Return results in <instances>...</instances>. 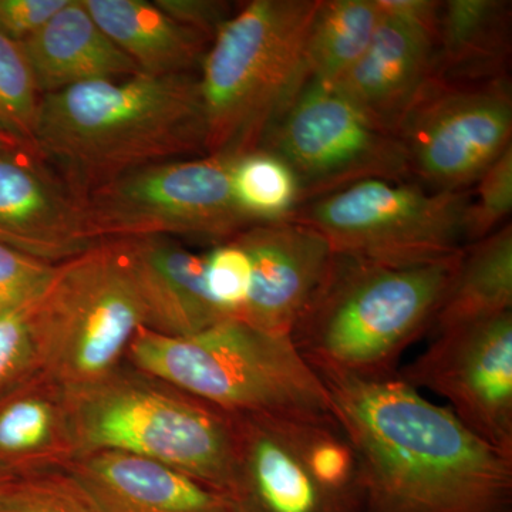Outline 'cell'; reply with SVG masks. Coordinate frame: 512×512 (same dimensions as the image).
Wrapping results in <instances>:
<instances>
[{
	"mask_svg": "<svg viewBox=\"0 0 512 512\" xmlns=\"http://www.w3.org/2000/svg\"><path fill=\"white\" fill-rule=\"evenodd\" d=\"M471 190L430 191L413 181L366 180L303 202L286 220L318 232L333 254L409 264L463 249Z\"/></svg>",
	"mask_w": 512,
	"mask_h": 512,
	"instance_id": "obj_7",
	"label": "cell"
},
{
	"mask_svg": "<svg viewBox=\"0 0 512 512\" xmlns=\"http://www.w3.org/2000/svg\"><path fill=\"white\" fill-rule=\"evenodd\" d=\"M376 2L383 15L423 29L436 42L443 2H437V0H376Z\"/></svg>",
	"mask_w": 512,
	"mask_h": 512,
	"instance_id": "obj_34",
	"label": "cell"
},
{
	"mask_svg": "<svg viewBox=\"0 0 512 512\" xmlns=\"http://www.w3.org/2000/svg\"><path fill=\"white\" fill-rule=\"evenodd\" d=\"M237 157L200 156L138 168L83 198L94 241L192 235L229 241L258 224L232 190Z\"/></svg>",
	"mask_w": 512,
	"mask_h": 512,
	"instance_id": "obj_8",
	"label": "cell"
},
{
	"mask_svg": "<svg viewBox=\"0 0 512 512\" xmlns=\"http://www.w3.org/2000/svg\"><path fill=\"white\" fill-rule=\"evenodd\" d=\"M154 3L175 22L195 30L211 42L232 16L229 15V3L218 0H156Z\"/></svg>",
	"mask_w": 512,
	"mask_h": 512,
	"instance_id": "obj_33",
	"label": "cell"
},
{
	"mask_svg": "<svg viewBox=\"0 0 512 512\" xmlns=\"http://www.w3.org/2000/svg\"><path fill=\"white\" fill-rule=\"evenodd\" d=\"M204 258L205 284L212 301L228 318L237 319L251 286L248 255L235 242L227 241Z\"/></svg>",
	"mask_w": 512,
	"mask_h": 512,
	"instance_id": "obj_28",
	"label": "cell"
},
{
	"mask_svg": "<svg viewBox=\"0 0 512 512\" xmlns=\"http://www.w3.org/2000/svg\"><path fill=\"white\" fill-rule=\"evenodd\" d=\"M232 190L239 207L256 222L284 221L299 205V185L292 168L265 148L237 157Z\"/></svg>",
	"mask_w": 512,
	"mask_h": 512,
	"instance_id": "obj_24",
	"label": "cell"
},
{
	"mask_svg": "<svg viewBox=\"0 0 512 512\" xmlns=\"http://www.w3.org/2000/svg\"><path fill=\"white\" fill-rule=\"evenodd\" d=\"M382 18L376 0H320L306 40L309 80L338 82L365 55Z\"/></svg>",
	"mask_w": 512,
	"mask_h": 512,
	"instance_id": "obj_23",
	"label": "cell"
},
{
	"mask_svg": "<svg viewBox=\"0 0 512 512\" xmlns=\"http://www.w3.org/2000/svg\"><path fill=\"white\" fill-rule=\"evenodd\" d=\"M35 345L28 309L0 313V390L25 369Z\"/></svg>",
	"mask_w": 512,
	"mask_h": 512,
	"instance_id": "obj_31",
	"label": "cell"
},
{
	"mask_svg": "<svg viewBox=\"0 0 512 512\" xmlns=\"http://www.w3.org/2000/svg\"><path fill=\"white\" fill-rule=\"evenodd\" d=\"M28 315L36 342L62 348L64 363L79 377L106 372L146 323L117 242L90 247L57 269Z\"/></svg>",
	"mask_w": 512,
	"mask_h": 512,
	"instance_id": "obj_12",
	"label": "cell"
},
{
	"mask_svg": "<svg viewBox=\"0 0 512 512\" xmlns=\"http://www.w3.org/2000/svg\"><path fill=\"white\" fill-rule=\"evenodd\" d=\"M259 148L292 168L299 205L360 181H412L397 137L367 119L335 87L315 80L303 86Z\"/></svg>",
	"mask_w": 512,
	"mask_h": 512,
	"instance_id": "obj_9",
	"label": "cell"
},
{
	"mask_svg": "<svg viewBox=\"0 0 512 512\" xmlns=\"http://www.w3.org/2000/svg\"><path fill=\"white\" fill-rule=\"evenodd\" d=\"M362 473L365 512H512V457L399 373L315 370Z\"/></svg>",
	"mask_w": 512,
	"mask_h": 512,
	"instance_id": "obj_1",
	"label": "cell"
},
{
	"mask_svg": "<svg viewBox=\"0 0 512 512\" xmlns=\"http://www.w3.org/2000/svg\"><path fill=\"white\" fill-rule=\"evenodd\" d=\"M93 241L83 198L59 173L26 148L0 146V244L47 261Z\"/></svg>",
	"mask_w": 512,
	"mask_h": 512,
	"instance_id": "obj_14",
	"label": "cell"
},
{
	"mask_svg": "<svg viewBox=\"0 0 512 512\" xmlns=\"http://www.w3.org/2000/svg\"><path fill=\"white\" fill-rule=\"evenodd\" d=\"M229 241L251 262V286L237 319L272 335L291 336L332 259L328 242L289 220L258 222Z\"/></svg>",
	"mask_w": 512,
	"mask_h": 512,
	"instance_id": "obj_15",
	"label": "cell"
},
{
	"mask_svg": "<svg viewBox=\"0 0 512 512\" xmlns=\"http://www.w3.org/2000/svg\"><path fill=\"white\" fill-rule=\"evenodd\" d=\"M146 312L163 335L188 336L228 319L205 284V258L164 237L117 242Z\"/></svg>",
	"mask_w": 512,
	"mask_h": 512,
	"instance_id": "obj_17",
	"label": "cell"
},
{
	"mask_svg": "<svg viewBox=\"0 0 512 512\" xmlns=\"http://www.w3.org/2000/svg\"><path fill=\"white\" fill-rule=\"evenodd\" d=\"M6 483H9L8 478L6 476H3V474H0V488L3 487Z\"/></svg>",
	"mask_w": 512,
	"mask_h": 512,
	"instance_id": "obj_36",
	"label": "cell"
},
{
	"mask_svg": "<svg viewBox=\"0 0 512 512\" xmlns=\"http://www.w3.org/2000/svg\"><path fill=\"white\" fill-rule=\"evenodd\" d=\"M394 136L413 183L430 191H470L512 147L510 76L483 83L430 77Z\"/></svg>",
	"mask_w": 512,
	"mask_h": 512,
	"instance_id": "obj_10",
	"label": "cell"
},
{
	"mask_svg": "<svg viewBox=\"0 0 512 512\" xmlns=\"http://www.w3.org/2000/svg\"><path fill=\"white\" fill-rule=\"evenodd\" d=\"M464 220V241H480L507 224L512 210V147L474 184Z\"/></svg>",
	"mask_w": 512,
	"mask_h": 512,
	"instance_id": "obj_26",
	"label": "cell"
},
{
	"mask_svg": "<svg viewBox=\"0 0 512 512\" xmlns=\"http://www.w3.org/2000/svg\"><path fill=\"white\" fill-rule=\"evenodd\" d=\"M511 2L447 0L434 46V79L483 83L508 76Z\"/></svg>",
	"mask_w": 512,
	"mask_h": 512,
	"instance_id": "obj_20",
	"label": "cell"
},
{
	"mask_svg": "<svg viewBox=\"0 0 512 512\" xmlns=\"http://www.w3.org/2000/svg\"><path fill=\"white\" fill-rule=\"evenodd\" d=\"M57 269L0 244V313L28 309L45 295Z\"/></svg>",
	"mask_w": 512,
	"mask_h": 512,
	"instance_id": "obj_27",
	"label": "cell"
},
{
	"mask_svg": "<svg viewBox=\"0 0 512 512\" xmlns=\"http://www.w3.org/2000/svg\"><path fill=\"white\" fill-rule=\"evenodd\" d=\"M87 494L103 512H239L229 495L158 461L104 454L93 461Z\"/></svg>",
	"mask_w": 512,
	"mask_h": 512,
	"instance_id": "obj_19",
	"label": "cell"
},
{
	"mask_svg": "<svg viewBox=\"0 0 512 512\" xmlns=\"http://www.w3.org/2000/svg\"><path fill=\"white\" fill-rule=\"evenodd\" d=\"M22 46L40 96L141 73L94 22L83 0H70Z\"/></svg>",
	"mask_w": 512,
	"mask_h": 512,
	"instance_id": "obj_18",
	"label": "cell"
},
{
	"mask_svg": "<svg viewBox=\"0 0 512 512\" xmlns=\"http://www.w3.org/2000/svg\"><path fill=\"white\" fill-rule=\"evenodd\" d=\"M94 22L143 74H188L201 67L207 37L147 0H83Z\"/></svg>",
	"mask_w": 512,
	"mask_h": 512,
	"instance_id": "obj_21",
	"label": "cell"
},
{
	"mask_svg": "<svg viewBox=\"0 0 512 512\" xmlns=\"http://www.w3.org/2000/svg\"><path fill=\"white\" fill-rule=\"evenodd\" d=\"M131 352L151 375L228 413L333 416L325 386L291 336L239 319L188 336L141 333Z\"/></svg>",
	"mask_w": 512,
	"mask_h": 512,
	"instance_id": "obj_5",
	"label": "cell"
},
{
	"mask_svg": "<svg viewBox=\"0 0 512 512\" xmlns=\"http://www.w3.org/2000/svg\"><path fill=\"white\" fill-rule=\"evenodd\" d=\"M463 249L409 264L333 254L293 326V345L313 370L394 375L404 350L433 328Z\"/></svg>",
	"mask_w": 512,
	"mask_h": 512,
	"instance_id": "obj_3",
	"label": "cell"
},
{
	"mask_svg": "<svg viewBox=\"0 0 512 512\" xmlns=\"http://www.w3.org/2000/svg\"><path fill=\"white\" fill-rule=\"evenodd\" d=\"M320 0H252L218 30L201 63L208 156L241 157L309 82L305 50Z\"/></svg>",
	"mask_w": 512,
	"mask_h": 512,
	"instance_id": "obj_4",
	"label": "cell"
},
{
	"mask_svg": "<svg viewBox=\"0 0 512 512\" xmlns=\"http://www.w3.org/2000/svg\"><path fill=\"white\" fill-rule=\"evenodd\" d=\"M0 512H103L86 491L80 495L6 483L0 488Z\"/></svg>",
	"mask_w": 512,
	"mask_h": 512,
	"instance_id": "obj_30",
	"label": "cell"
},
{
	"mask_svg": "<svg viewBox=\"0 0 512 512\" xmlns=\"http://www.w3.org/2000/svg\"><path fill=\"white\" fill-rule=\"evenodd\" d=\"M143 389L100 394L84 407L93 446L158 461L232 498L237 427L212 409Z\"/></svg>",
	"mask_w": 512,
	"mask_h": 512,
	"instance_id": "obj_11",
	"label": "cell"
},
{
	"mask_svg": "<svg viewBox=\"0 0 512 512\" xmlns=\"http://www.w3.org/2000/svg\"><path fill=\"white\" fill-rule=\"evenodd\" d=\"M399 376L451 404L457 419L512 457V312L436 333Z\"/></svg>",
	"mask_w": 512,
	"mask_h": 512,
	"instance_id": "obj_13",
	"label": "cell"
},
{
	"mask_svg": "<svg viewBox=\"0 0 512 512\" xmlns=\"http://www.w3.org/2000/svg\"><path fill=\"white\" fill-rule=\"evenodd\" d=\"M52 414L45 403L18 399L0 407V457H16L46 443Z\"/></svg>",
	"mask_w": 512,
	"mask_h": 512,
	"instance_id": "obj_29",
	"label": "cell"
},
{
	"mask_svg": "<svg viewBox=\"0 0 512 512\" xmlns=\"http://www.w3.org/2000/svg\"><path fill=\"white\" fill-rule=\"evenodd\" d=\"M512 308V225L510 222L464 247L433 332L510 312Z\"/></svg>",
	"mask_w": 512,
	"mask_h": 512,
	"instance_id": "obj_22",
	"label": "cell"
},
{
	"mask_svg": "<svg viewBox=\"0 0 512 512\" xmlns=\"http://www.w3.org/2000/svg\"><path fill=\"white\" fill-rule=\"evenodd\" d=\"M238 416L239 512H365L359 461L335 417Z\"/></svg>",
	"mask_w": 512,
	"mask_h": 512,
	"instance_id": "obj_6",
	"label": "cell"
},
{
	"mask_svg": "<svg viewBox=\"0 0 512 512\" xmlns=\"http://www.w3.org/2000/svg\"><path fill=\"white\" fill-rule=\"evenodd\" d=\"M382 16L365 55L330 86L377 127L394 134L433 76L436 42L423 29Z\"/></svg>",
	"mask_w": 512,
	"mask_h": 512,
	"instance_id": "obj_16",
	"label": "cell"
},
{
	"mask_svg": "<svg viewBox=\"0 0 512 512\" xmlns=\"http://www.w3.org/2000/svg\"><path fill=\"white\" fill-rule=\"evenodd\" d=\"M70 0H0V33L25 42L39 32Z\"/></svg>",
	"mask_w": 512,
	"mask_h": 512,
	"instance_id": "obj_32",
	"label": "cell"
},
{
	"mask_svg": "<svg viewBox=\"0 0 512 512\" xmlns=\"http://www.w3.org/2000/svg\"><path fill=\"white\" fill-rule=\"evenodd\" d=\"M205 141L198 76L140 73L40 97L33 150L84 198L138 168L207 156Z\"/></svg>",
	"mask_w": 512,
	"mask_h": 512,
	"instance_id": "obj_2",
	"label": "cell"
},
{
	"mask_svg": "<svg viewBox=\"0 0 512 512\" xmlns=\"http://www.w3.org/2000/svg\"><path fill=\"white\" fill-rule=\"evenodd\" d=\"M0 146L25 148L20 146L19 143H16L15 140H12V138L3 136V134H0Z\"/></svg>",
	"mask_w": 512,
	"mask_h": 512,
	"instance_id": "obj_35",
	"label": "cell"
},
{
	"mask_svg": "<svg viewBox=\"0 0 512 512\" xmlns=\"http://www.w3.org/2000/svg\"><path fill=\"white\" fill-rule=\"evenodd\" d=\"M40 97L22 43L0 33V134L32 153Z\"/></svg>",
	"mask_w": 512,
	"mask_h": 512,
	"instance_id": "obj_25",
	"label": "cell"
}]
</instances>
